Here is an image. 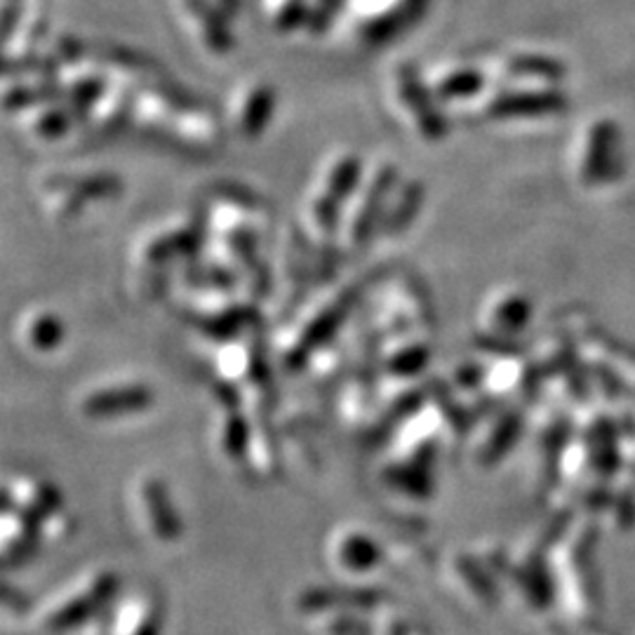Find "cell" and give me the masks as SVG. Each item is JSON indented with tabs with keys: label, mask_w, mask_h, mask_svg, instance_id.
I'll use <instances>...</instances> for the list:
<instances>
[{
	"label": "cell",
	"mask_w": 635,
	"mask_h": 635,
	"mask_svg": "<svg viewBox=\"0 0 635 635\" xmlns=\"http://www.w3.org/2000/svg\"><path fill=\"white\" fill-rule=\"evenodd\" d=\"M551 106V97H511L506 102L497 104V112L501 116H530L528 112H543V108Z\"/></svg>",
	"instance_id": "cell-1"
},
{
	"label": "cell",
	"mask_w": 635,
	"mask_h": 635,
	"mask_svg": "<svg viewBox=\"0 0 635 635\" xmlns=\"http://www.w3.org/2000/svg\"><path fill=\"white\" fill-rule=\"evenodd\" d=\"M478 87H480V74H476V71H462V74H455V78H447L441 83V93L445 97H466Z\"/></svg>",
	"instance_id": "cell-2"
}]
</instances>
